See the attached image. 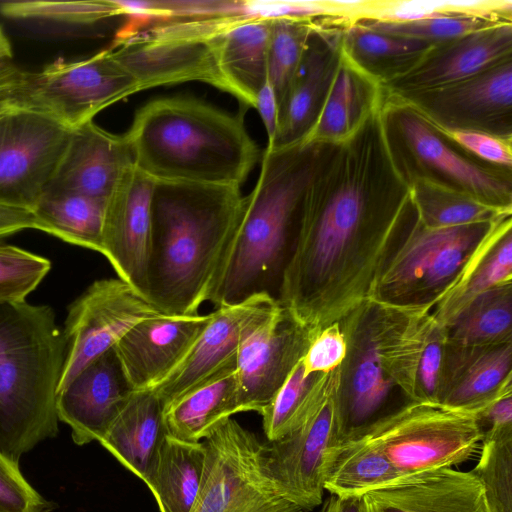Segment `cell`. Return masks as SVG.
Returning a JSON list of instances; mask_svg holds the SVG:
<instances>
[{"label": "cell", "instance_id": "obj_1", "mask_svg": "<svg viewBox=\"0 0 512 512\" xmlns=\"http://www.w3.org/2000/svg\"><path fill=\"white\" fill-rule=\"evenodd\" d=\"M415 218L379 104L353 136L328 146L305 196L278 302L315 337L370 298Z\"/></svg>", "mask_w": 512, "mask_h": 512}, {"label": "cell", "instance_id": "obj_2", "mask_svg": "<svg viewBox=\"0 0 512 512\" xmlns=\"http://www.w3.org/2000/svg\"><path fill=\"white\" fill-rule=\"evenodd\" d=\"M329 145L299 142L265 149L208 296L216 309L258 296L278 302L305 196Z\"/></svg>", "mask_w": 512, "mask_h": 512}, {"label": "cell", "instance_id": "obj_3", "mask_svg": "<svg viewBox=\"0 0 512 512\" xmlns=\"http://www.w3.org/2000/svg\"><path fill=\"white\" fill-rule=\"evenodd\" d=\"M243 198L236 186L155 182L146 298L161 313L195 315L207 302Z\"/></svg>", "mask_w": 512, "mask_h": 512}, {"label": "cell", "instance_id": "obj_4", "mask_svg": "<svg viewBox=\"0 0 512 512\" xmlns=\"http://www.w3.org/2000/svg\"><path fill=\"white\" fill-rule=\"evenodd\" d=\"M134 166L155 182L240 187L259 159L242 113L188 97L154 99L124 134Z\"/></svg>", "mask_w": 512, "mask_h": 512}, {"label": "cell", "instance_id": "obj_5", "mask_svg": "<svg viewBox=\"0 0 512 512\" xmlns=\"http://www.w3.org/2000/svg\"><path fill=\"white\" fill-rule=\"evenodd\" d=\"M339 322L347 344L334 395L342 441L393 410L396 395L416 401V369L433 317L367 299Z\"/></svg>", "mask_w": 512, "mask_h": 512}, {"label": "cell", "instance_id": "obj_6", "mask_svg": "<svg viewBox=\"0 0 512 512\" xmlns=\"http://www.w3.org/2000/svg\"><path fill=\"white\" fill-rule=\"evenodd\" d=\"M65 340L48 305H0V452L15 463L58 432Z\"/></svg>", "mask_w": 512, "mask_h": 512}, {"label": "cell", "instance_id": "obj_7", "mask_svg": "<svg viewBox=\"0 0 512 512\" xmlns=\"http://www.w3.org/2000/svg\"><path fill=\"white\" fill-rule=\"evenodd\" d=\"M511 216L446 228L425 227L416 216L369 299L402 310L431 312L473 268Z\"/></svg>", "mask_w": 512, "mask_h": 512}, {"label": "cell", "instance_id": "obj_8", "mask_svg": "<svg viewBox=\"0 0 512 512\" xmlns=\"http://www.w3.org/2000/svg\"><path fill=\"white\" fill-rule=\"evenodd\" d=\"M380 115L390 156L408 184L431 181L512 212V171L473 157L413 107L384 91Z\"/></svg>", "mask_w": 512, "mask_h": 512}, {"label": "cell", "instance_id": "obj_9", "mask_svg": "<svg viewBox=\"0 0 512 512\" xmlns=\"http://www.w3.org/2000/svg\"><path fill=\"white\" fill-rule=\"evenodd\" d=\"M235 16L129 22L109 47L140 90L200 81L226 92L210 40Z\"/></svg>", "mask_w": 512, "mask_h": 512}, {"label": "cell", "instance_id": "obj_10", "mask_svg": "<svg viewBox=\"0 0 512 512\" xmlns=\"http://www.w3.org/2000/svg\"><path fill=\"white\" fill-rule=\"evenodd\" d=\"M359 434L402 476L453 468L470 459L483 439L475 414L416 401L380 416Z\"/></svg>", "mask_w": 512, "mask_h": 512}, {"label": "cell", "instance_id": "obj_11", "mask_svg": "<svg viewBox=\"0 0 512 512\" xmlns=\"http://www.w3.org/2000/svg\"><path fill=\"white\" fill-rule=\"evenodd\" d=\"M204 443L202 483L190 512H304L277 491L265 441L235 419L222 420Z\"/></svg>", "mask_w": 512, "mask_h": 512}, {"label": "cell", "instance_id": "obj_12", "mask_svg": "<svg viewBox=\"0 0 512 512\" xmlns=\"http://www.w3.org/2000/svg\"><path fill=\"white\" fill-rule=\"evenodd\" d=\"M141 91L110 48L81 60L57 59L36 72L22 71L16 105L73 130L103 109Z\"/></svg>", "mask_w": 512, "mask_h": 512}, {"label": "cell", "instance_id": "obj_13", "mask_svg": "<svg viewBox=\"0 0 512 512\" xmlns=\"http://www.w3.org/2000/svg\"><path fill=\"white\" fill-rule=\"evenodd\" d=\"M72 130L15 103L0 108V208L33 213Z\"/></svg>", "mask_w": 512, "mask_h": 512}, {"label": "cell", "instance_id": "obj_14", "mask_svg": "<svg viewBox=\"0 0 512 512\" xmlns=\"http://www.w3.org/2000/svg\"><path fill=\"white\" fill-rule=\"evenodd\" d=\"M314 336L271 300L247 321L236 359L234 414L261 413L305 355Z\"/></svg>", "mask_w": 512, "mask_h": 512}, {"label": "cell", "instance_id": "obj_15", "mask_svg": "<svg viewBox=\"0 0 512 512\" xmlns=\"http://www.w3.org/2000/svg\"><path fill=\"white\" fill-rule=\"evenodd\" d=\"M161 313L120 278L94 281L68 307L65 361L57 394L89 363L112 349L137 323Z\"/></svg>", "mask_w": 512, "mask_h": 512}, {"label": "cell", "instance_id": "obj_16", "mask_svg": "<svg viewBox=\"0 0 512 512\" xmlns=\"http://www.w3.org/2000/svg\"><path fill=\"white\" fill-rule=\"evenodd\" d=\"M389 95L413 107L435 126L512 139V57L460 81Z\"/></svg>", "mask_w": 512, "mask_h": 512}, {"label": "cell", "instance_id": "obj_17", "mask_svg": "<svg viewBox=\"0 0 512 512\" xmlns=\"http://www.w3.org/2000/svg\"><path fill=\"white\" fill-rule=\"evenodd\" d=\"M335 391L298 429L265 441L266 467L277 491L304 511L322 504L326 457L340 442Z\"/></svg>", "mask_w": 512, "mask_h": 512}, {"label": "cell", "instance_id": "obj_18", "mask_svg": "<svg viewBox=\"0 0 512 512\" xmlns=\"http://www.w3.org/2000/svg\"><path fill=\"white\" fill-rule=\"evenodd\" d=\"M155 181L134 165L106 201L101 254L122 279L146 298ZM147 299V298H146Z\"/></svg>", "mask_w": 512, "mask_h": 512}, {"label": "cell", "instance_id": "obj_19", "mask_svg": "<svg viewBox=\"0 0 512 512\" xmlns=\"http://www.w3.org/2000/svg\"><path fill=\"white\" fill-rule=\"evenodd\" d=\"M212 318L159 313L134 325L114 346L133 391L151 390L183 360Z\"/></svg>", "mask_w": 512, "mask_h": 512}, {"label": "cell", "instance_id": "obj_20", "mask_svg": "<svg viewBox=\"0 0 512 512\" xmlns=\"http://www.w3.org/2000/svg\"><path fill=\"white\" fill-rule=\"evenodd\" d=\"M346 25L333 19L316 20L297 73L279 104L275 140L266 149L299 143L314 125L339 64Z\"/></svg>", "mask_w": 512, "mask_h": 512}, {"label": "cell", "instance_id": "obj_21", "mask_svg": "<svg viewBox=\"0 0 512 512\" xmlns=\"http://www.w3.org/2000/svg\"><path fill=\"white\" fill-rule=\"evenodd\" d=\"M512 57V22H499L434 44L409 70L382 84L388 94H403L463 80Z\"/></svg>", "mask_w": 512, "mask_h": 512}, {"label": "cell", "instance_id": "obj_22", "mask_svg": "<svg viewBox=\"0 0 512 512\" xmlns=\"http://www.w3.org/2000/svg\"><path fill=\"white\" fill-rule=\"evenodd\" d=\"M133 392L113 347L57 394L58 419L70 427L75 444L99 442Z\"/></svg>", "mask_w": 512, "mask_h": 512}, {"label": "cell", "instance_id": "obj_23", "mask_svg": "<svg viewBox=\"0 0 512 512\" xmlns=\"http://www.w3.org/2000/svg\"><path fill=\"white\" fill-rule=\"evenodd\" d=\"M359 512H490L472 471L440 468L404 475L359 497Z\"/></svg>", "mask_w": 512, "mask_h": 512}, {"label": "cell", "instance_id": "obj_24", "mask_svg": "<svg viewBox=\"0 0 512 512\" xmlns=\"http://www.w3.org/2000/svg\"><path fill=\"white\" fill-rule=\"evenodd\" d=\"M512 390V342L465 346L446 343L436 403L477 414Z\"/></svg>", "mask_w": 512, "mask_h": 512}, {"label": "cell", "instance_id": "obj_25", "mask_svg": "<svg viewBox=\"0 0 512 512\" xmlns=\"http://www.w3.org/2000/svg\"><path fill=\"white\" fill-rule=\"evenodd\" d=\"M133 165L124 134H112L91 121L72 130L47 191L107 200Z\"/></svg>", "mask_w": 512, "mask_h": 512}, {"label": "cell", "instance_id": "obj_26", "mask_svg": "<svg viewBox=\"0 0 512 512\" xmlns=\"http://www.w3.org/2000/svg\"><path fill=\"white\" fill-rule=\"evenodd\" d=\"M271 300L258 296L238 305L215 309L210 322L183 360L151 389L162 408L235 362L247 321L257 309Z\"/></svg>", "mask_w": 512, "mask_h": 512}, {"label": "cell", "instance_id": "obj_27", "mask_svg": "<svg viewBox=\"0 0 512 512\" xmlns=\"http://www.w3.org/2000/svg\"><path fill=\"white\" fill-rule=\"evenodd\" d=\"M271 20L236 16L210 40L226 92L245 107H256L258 93L268 79Z\"/></svg>", "mask_w": 512, "mask_h": 512}, {"label": "cell", "instance_id": "obj_28", "mask_svg": "<svg viewBox=\"0 0 512 512\" xmlns=\"http://www.w3.org/2000/svg\"><path fill=\"white\" fill-rule=\"evenodd\" d=\"M382 86L342 53L320 113L304 143L340 144L378 108Z\"/></svg>", "mask_w": 512, "mask_h": 512}, {"label": "cell", "instance_id": "obj_29", "mask_svg": "<svg viewBox=\"0 0 512 512\" xmlns=\"http://www.w3.org/2000/svg\"><path fill=\"white\" fill-rule=\"evenodd\" d=\"M166 435L158 397L142 390L132 393L99 443L144 482Z\"/></svg>", "mask_w": 512, "mask_h": 512}, {"label": "cell", "instance_id": "obj_30", "mask_svg": "<svg viewBox=\"0 0 512 512\" xmlns=\"http://www.w3.org/2000/svg\"><path fill=\"white\" fill-rule=\"evenodd\" d=\"M206 457L205 443L166 435L144 483L160 512H190L198 496Z\"/></svg>", "mask_w": 512, "mask_h": 512}, {"label": "cell", "instance_id": "obj_31", "mask_svg": "<svg viewBox=\"0 0 512 512\" xmlns=\"http://www.w3.org/2000/svg\"><path fill=\"white\" fill-rule=\"evenodd\" d=\"M236 361L163 407L167 434L200 441L224 419L234 415Z\"/></svg>", "mask_w": 512, "mask_h": 512}, {"label": "cell", "instance_id": "obj_32", "mask_svg": "<svg viewBox=\"0 0 512 512\" xmlns=\"http://www.w3.org/2000/svg\"><path fill=\"white\" fill-rule=\"evenodd\" d=\"M434 44L352 22L343 28L341 50L350 62L382 85L413 67Z\"/></svg>", "mask_w": 512, "mask_h": 512}, {"label": "cell", "instance_id": "obj_33", "mask_svg": "<svg viewBox=\"0 0 512 512\" xmlns=\"http://www.w3.org/2000/svg\"><path fill=\"white\" fill-rule=\"evenodd\" d=\"M402 475L363 435L344 439L328 451L324 489L331 495L360 497Z\"/></svg>", "mask_w": 512, "mask_h": 512}, {"label": "cell", "instance_id": "obj_34", "mask_svg": "<svg viewBox=\"0 0 512 512\" xmlns=\"http://www.w3.org/2000/svg\"><path fill=\"white\" fill-rule=\"evenodd\" d=\"M338 379L339 367L305 375L301 359L260 413L266 441L279 440L298 429L336 389Z\"/></svg>", "mask_w": 512, "mask_h": 512}, {"label": "cell", "instance_id": "obj_35", "mask_svg": "<svg viewBox=\"0 0 512 512\" xmlns=\"http://www.w3.org/2000/svg\"><path fill=\"white\" fill-rule=\"evenodd\" d=\"M106 201L47 191L33 211L42 232L101 254Z\"/></svg>", "mask_w": 512, "mask_h": 512}, {"label": "cell", "instance_id": "obj_36", "mask_svg": "<svg viewBox=\"0 0 512 512\" xmlns=\"http://www.w3.org/2000/svg\"><path fill=\"white\" fill-rule=\"evenodd\" d=\"M443 327L450 344L477 346L512 342V282L481 293Z\"/></svg>", "mask_w": 512, "mask_h": 512}, {"label": "cell", "instance_id": "obj_37", "mask_svg": "<svg viewBox=\"0 0 512 512\" xmlns=\"http://www.w3.org/2000/svg\"><path fill=\"white\" fill-rule=\"evenodd\" d=\"M512 282V216L467 275L431 311L436 323L446 326L481 293Z\"/></svg>", "mask_w": 512, "mask_h": 512}, {"label": "cell", "instance_id": "obj_38", "mask_svg": "<svg viewBox=\"0 0 512 512\" xmlns=\"http://www.w3.org/2000/svg\"><path fill=\"white\" fill-rule=\"evenodd\" d=\"M409 186L416 216L428 228L495 221L512 215V212L494 208L468 194L431 181L416 179Z\"/></svg>", "mask_w": 512, "mask_h": 512}, {"label": "cell", "instance_id": "obj_39", "mask_svg": "<svg viewBox=\"0 0 512 512\" xmlns=\"http://www.w3.org/2000/svg\"><path fill=\"white\" fill-rule=\"evenodd\" d=\"M472 15L512 22V0H365L359 20L403 22L438 16Z\"/></svg>", "mask_w": 512, "mask_h": 512}, {"label": "cell", "instance_id": "obj_40", "mask_svg": "<svg viewBox=\"0 0 512 512\" xmlns=\"http://www.w3.org/2000/svg\"><path fill=\"white\" fill-rule=\"evenodd\" d=\"M315 26L316 20L310 19L271 20L268 80L276 95L278 107L297 73Z\"/></svg>", "mask_w": 512, "mask_h": 512}, {"label": "cell", "instance_id": "obj_41", "mask_svg": "<svg viewBox=\"0 0 512 512\" xmlns=\"http://www.w3.org/2000/svg\"><path fill=\"white\" fill-rule=\"evenodd\" d=\"M471 470L482 484L490 512H512V430L486 435Z\"/></svg>", "mask_w": 512, "mask_h": 512}, {"label": "cell", "instance_id": "obj_42", "mask_svg": "<svg viewBox=\"0 0 512 512\" xmlns=\"http://www.w3.org/2000/svg\"><path fill=\"white\" fill-rule=\"evenodd\" d=\"M0 13L11 19L42 20L71 25H92L123 15L116 0L9 1L0 4Z\"/></svg>", "mask_w": 512, "mask_h": 512}, {"label": "cell", "instance_id": "obj_43", "mask_svg": "<svg viewBox=\"0 0 512 512\" xmlns=\"http://www.w3.org/2000/svg\"><path fill=\"white\" fill-rule=\"evenodd\" d=\"M359 22L375 31L401 36L429 43L448 41L499 22L494 19L472 15H445L414 21L390 22L360 20Z\"/></svg>", "mask_w": 512, "mask_h": 512}, {"label": "cell", "instance_id": "obj_44", "mask_svg": "<svg viewBox=\"0 0 512 512\" xmlns=\"http://www.w3.org/2000/svg\"><path fill=\"white\" fill-rule=\"evenodd\" d=\"M50 269L49 259L0 243V305L25 301Z\"/></svg>", "mask_w": 512, "mask_h": 512}, {"label": "cell", "instance_id": "obj_45", "mask_svg": "<svg viewBox=\"0 0 512 512\" xmlns=\"http://www.w3.org/2000/svg\"><path fill=\"white\" fill-rule=\"evenodd\" d=\"M446 343L444 327L434 320L416 369V402L436 403Z\"/></svg>", "mask_w": 512, "mask_h": 512}, {"label": "cell", "instance_id": "obj_46", "mask_svg": "<svg viewBox=\"0 0 512 512\" xmlns=\"http://www.w3.org/2000/svg\"><path fill=\"white\" fill-rule=\"evenodd\" d=\"M433 126L442 135L478 160L512 171V139L480 131L455 130Z\"/></svg>", "mask_w": 512, "mask_h": 512}, {"label": "cell", "instance_id": "obj_47", "mask_svg": "<svg viewBox=\"0 0 512 512\" xmlns=\"http://www.w3.org/2000/svg\"><path fill=\"white\" fill-rule=\"evenodd\" d=\"M0 506L14 512H47L48 504L27 482L17 463L0 452Z\"/></svg>", "mask_w": 512, "mask_h": 512}, {"label": "cell", "instance_id": "obj_48", "mask_svg": "<svg viewBox=\"0 0 512 512\" xmlns=\"http://www.w3.org/2000/svg\"><path fill=\"white\" fill-rule=\"evenodd\" d=\"M346 351V339L340 322L324 327L311 340L302 358L305 375L335 370L343 362Z\"/></svg>", "mask_w": 512, "mask_h": 512}, {"label": "cell", "instance_id": "obj_49", "mask_svg": "<svg viewBox=\"0 0 512 512\" xmlns=\"http://www.w3.org/2000/svg\"><path fill=\"white\" fill-rule=\"evenodd\" d=\"M475 415L483 437L512 430V390L496 398Z\"/></svg>", "mask_w": 512, "mask_h": 512}, {"label": "cell", "instance_id": "obj_50", "mask_svg": "<svg viewBox=\"0 0 512 512\" xmlns=\"http://www.w3.org/2000/svg\"><path fill=\"white\" fill-rule=\"evenodd\" d=\"M263 121L268 142L267 147L272 146L278 129L279 107L274 90L267 79L258 93L255 107Z\"/></svg>", "mask_w": 512, "mask_h": 512}, {"label": "cell", "instance_id": "obj_51", "mask_svg": "<svg viewBox=\"0 0 512 512\" xmlns=\"http://www.w3.org/2000/svg\"><path fill=\"white\" fill-rule=\"evenodd\" d=\"M27 229L40 231V225L33 213L0 208V239Z\"/></svg>", "mask_w": 512, "mask_h": 512}, {"label": "cell", "instance_id": "obj_52", "mask_svg": "<svg viewBox=\"0 0 512 512\" xmlns=\"http://www.w3.org/2000/svg\"><path fill=\"white\" fill-rule=\"evenodd\" d=\"M318 512H359V497H341L330 494Z\"/></svg>", "mask_w": 512, "mask_h": 512}, {"label": "cell", "instance_id": "obj_53", "mask_svg": "<svg viewBox=\"0 0 512 512\" xmlns=\"http://www.w3.org/2000/svg\"><path fill=\"white\" fill-rule=\"evenodd\" d=\"M13 52L9 38L0 26V78L11 72L16 66L12 63Z\"/></svg>", "mask_w": 512, "mask_h": 512}, {"label": "cell", "instance_id": "obj_54", "mask_svg": "<svg viewBox=\"0 0 512 512\" xmlns=\"http://www.w3.org/2000/svg\"><path fill=\"white\" fill-rule=\"evenodd\" d=\"M0 512H14V511L8 510V509L0 506Z\"/></svg>", "mask_w": 512, "mask_h": 512}]
</instances>
